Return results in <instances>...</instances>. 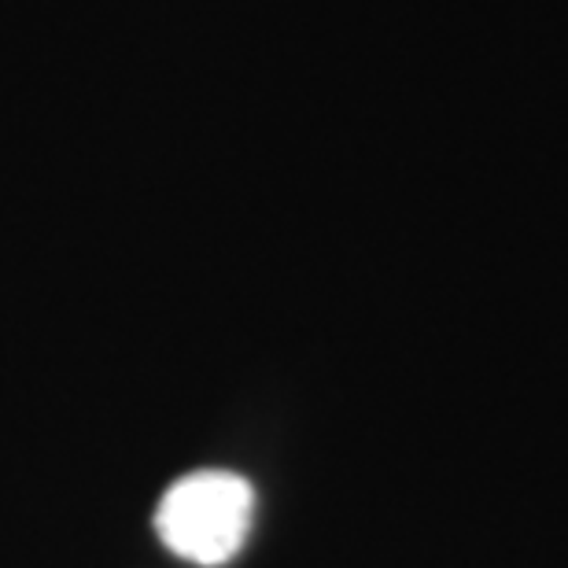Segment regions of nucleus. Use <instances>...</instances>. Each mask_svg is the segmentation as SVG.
<instances>
[{"label": "nucleus", "mask_w": 568, "mask_h": 568, "mask_svg": "<svg viewBox=\"0 0 568 568\" xmlns=\"http://www.w3.org/2000/svg\"><path fill=\"white\" fill-rule=\"evenodd\" d=\"M255 520V491L244 476L200 469L166 487L155 506L163 547L192 565H225L241 554Z\"/></svg>", "instance_id": "f257e3e1"}]
</instances>
